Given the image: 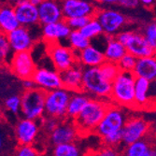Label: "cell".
Wrapping results in <instances>:
<instances>
[{
    "instance_id": "cell-22",
    "label": "cell",
    "mask_w": 156,
    "mask_h": 156,
    "mask_svg": "<svg viewBox=\"0 0 156 156\" xmlns=\"http://www.w3.org/2000/svg\"><path fill=\"white\" fill-rule=\"evenodd\" d=\"M133 73L136 78L145 79L150 82L156 81V55L137 59Z\"/></svg>"
},
{
    "instance_id": "cell-21",
    "label": "cell",
    "mask_w": 156,
    "mask_h": 156,
    "mask_svg": "<svg viewBox=\"0 0 156 156\" xmlns=\"http://www.w3.org/2000/svg\"><path fill=\"white\" fill-rule=\"evenodd\" d=\"M77 57L78 64L84 68L99 67L106 62L104 51L93 44L81 51L77 52Z\"/></svg>"
},
{
    "instance_id": "cell-23",
    "label": "cell",
    "mask_w": 156,
    "mask_h": 156,
    "mask_svg": "<svg viewBox=\"0 0 156 156\" xmlns=\"http://www.w3.org/2000/svg\"><path fill=\"white\" fill-rule=\"evenodd\" d=\"M20 27L14 7L10 5L0 6V33L8 35Z\"/></svg>"
},
{
    "instance_id": "cell-39",
    "label": "cell",
    "mask_w": 156,
    "mask_h": 156,
    "mask_svg": "<svg viewBox=\"0 0 156 156\" xmlns=\"http://www.w3.org/2000/svg\"><path fill=\"white\" fill-rule=\"evenodd\" d=\"M91 18L86 17H81V18H73V19H68L66 20L68 26L72 31H80L82 28L88 23Z\"/></svg>"
},
{
    "instance_id": "cell-28",
    "label": "cell",
    "mask_w": 156,
    "mask_h": 156,
    "mask_svg": "<svg viewBox=\"0 0 156 156\" xmlns=\"http://www.w3.org/2000/svg\"><path fill=\"white\" fill-rule=\"evenodd\" d=\"M67 41L69 44L68 47L75 52H80L91 45V40L85 37L80 31H72L67 38Z\"/></svg>"
},
{
    "instance_id": "cell-44",
    "label": "cell",
    "mask_w": 156,
    "mask_h": 156,
    "mask_svg": "<svg viewBox=\"0 0 156 156\" xmlns=\"http://www.w3.org/2000/svg\"><path fill=\"white\" fill-rule=\"evenodd\" d=\"M155 2L153 0H142V1H140V4H142L145 7H151V5H152Z\"/></svg>"
},
{
    "instance_id": "cell-38",
    "label": "cell",
    "mask_w": 156,
    "mask_h": 156,
    "mask_svg": "<svg viewBox=\"0 0 156 156\" xmlns=\"http://www.w3.org/2000/svg\"><path fill=\"white\" fill-rule=\"evenodd\" d=\"M13 156H39V153L32 145H19L14 151Z\"/></svg>"
},
{
    "instance_id": "cell-34",
    "label": "cell",
    "mask_w": 156,
    "mask_h": 156,
    "mask_svg": "<svg viewBox=\"0 0 156 156\" xmlns=\"http://www.w3.org/2000/svg\"><path fill=\"white\" fill-rule=\"evenodd\" d=\"M149 45L156 52V23H150L141 31Z\"/></svg>"
},
{
    "instance_id": "cell-33",
    "label": "cell",
    "mask_w": 156,
    "mask_h": 156,
    "mask_svg": "<svg viewBox=\"0 0 156 156\" xmlns=\"http://www.w3.org/2000/svg\"><path fill=\"white\" fill-rule=\"evenodd\" d=\"M136 62H137V58L135 57L134 55L127 52L118 63V66L121 71L133 73L136 66Z\"/></svg>"
},
{
    "instance_id": "cell-30",
    "label": "cell",
    "mask_w": 156,
    "mask_h": 156,
    "mask_svg": "<svg viewBox=\"0 0 156 156\" xmlns=\"http://www.w3.org/2000/svg\"><path fill=\"white\" fill-rule=\"evenodd\" d=\"M53 156H82L80 148L76 142L54 146L52 150Z\"/></svg>"
},
{
    "instance_id": "cell-43",
    "label": "cell",
    "mask_w": 156,
    "mask_h": 156,
    "mask_svg": "<svg viewBox=\"0 0 156 156\" xmlns=\"http://www.w3.org/2000/svg\"><path fill=\"white\" fill-rule=\"evenodd\" d=\"M23 88H24L25 91L33 90V89L37 88L36 83L34 82V80H33L32 79H28V80H23Z\"/></svg>"
},
{
    "instance_id": "cell-14",
    "label": "cell",
    "mask_w": 156,
    "mask_h": 156,
    "mask_svg": "<svg viewBox=\"0 0 156 156\" xmlns=\"http://www.w3.org/2000/svg\"><path fill=\"white\" fill-rule=\"evenodd\" d=\"M36 86L46 93L63 88L61 75L55 69L47 67H37L32 77Z\"/></svg>"
},
{
    "instance_id": "cell-11",
    "label": "cell",
    "mask_w": 156,
    "mask_h": 156,
    "mask_svg": "<svg viewBox=\"0 0 156 156\" xmlns=\"http://www.w3.org/2000/svg\"><path fill=\"white\" fill-rule=\"evenodd\" d=\"M65 20L73 18H93L98 10L95 4L85 0H65L61 2Z\"/></svg>"
},
{
    "instance_id": "cell-7",
    "label": "cell",
    "mask_w": 156,
    "mask_h": 156,
    "mask_svg": "<svg viewBox=\"0 0 156 156\" xmlns=\"http://www.w3.org/2000/svg\"><path fill=\"white\" fill-rule=\"evenodd\" d=\"M72 93L65 88H60L46 93L45 116L59 121L66 120L67 107Z\"/></svg>"
},
{
    "instance_id": "cell-27",
    "label": "cell",
    "mask_w": 156,
    "mask_h": 156,
    "mask_svg": "<svg viewBox=\"0 0 156 156\" xmlns=\"http://www.w3.org/2000/svg\"><path fill=\"white\" fill-rule=\"evenodd\" d=\"M152 145L146 138L127 146L123 149L122 154L126 156H152Z\"/></svg>"
},
{
    "instance_id": "cell-8",
    "label": "cell",
    "mask_w": 156,
    "mask_h": 156,
    "mask_svg": "<svg viewBox=\"0 0 156 156\" xmlns=\"http://www.w3.org/2000/svg\"><path fill=\"white\" fill-rule=\"evenodd\" d=\"M95 18L100 23L107 37H116L128 23L124 14L114 9H98Z\"/></svg>"
},
{
    "instance_id": "cell-29",
    "label": "cell",
    "mask_w": 156,
    "mask_h": 156,
    "mask_svg": "<svg viewBox=\"0 0 156 156\" xmlns=\"http://www.w3.org/2000/svg\"><path fill=\"white\" fill-rule=\"evenodd\" d=\"M80 33L89 40H93L104 35L103 28L95 17L90 19L88 23L80 30Z\"/></svg>"
},
{
    "instance_id": "cell-3",
    "label": "cell",
    "mask_w": 156,
    "mask_h": 156,
    "mask_svg": "<svg viewBox=\"0 0 156 156\" xmlns=\"http://www.w3.org/2000/svg\"><path fill=\"white\" fill-rule=\"evenodd\" d=\"M112 82L102 75L99 67L84 68L82 80V92L90 98L110 100Z\"/></svg>"
},
{
    "instance_id": "cell-42",
    "label": "cell",
    "mask_w": 156,
    "mask_h": 156,
    "mask_svg": "<svg viewBox=\"0 0 156 156\" xmlns=\"http://www.w3.org/2000/svg\"><path fill=\"white\" fill-rule=\"evenodd\" d=\"M7 133L0 126V155L3 153L4 150L7 148Z\"/></svg>"
},
{
    "instance_id": "cell-24",
    "label": "cell",
    "mask_w": 156,
    "mask_h": 156,
    "mask_svg": "<svg viewBox=\"0 0 156 156\" xmlns=\"http://www.w3.org/2000/svg\"><path fill=\"white\" fill-rule=\"evenodd\" d=\"M127 53L125 47L115 37H108L104 48V55L106 61L117 64Z\"/></svg>"
},
{
    "instance_id": "cell-4",
    "label": "cell",
    "mask_w": 156,
    "mask_h": 156,
    "mask_svg": "<svg viewBox=\"0 0 156 156\" xmlns=\"http://www.w3.org/2000/svg\"><path fill=\"white\" fill-rule=\"evenodd\" d=\"M115 37L125 47L127 52L137 59L156 55V52L149 45L141 31L122 30Z\"/></svg>"
},
{
    "instance_id": "cell-1",
    "label": "cell",
    "mask_w": 156,
    "mask_h": 156,
    "mask_svg": "<svg viewBox=\"0 0 156 156\" xmlns=\"http://www.w3.org/2000/svg\"><path fill=\"white\" fill-rule=\"evenodd\" d=\"M110 104L108 100L90 99L80 114L73 121L80 136H87L90 133H95Z\"/></svg>"
},
{
    "instance_id": "cell-13",
    "label": "cell",
    "mask_w": 156,
    "mask_h": 156,
    "mask_svg": "<svg viewBox=\"0 0 156 156\" xmlns=\"http://www.w3.org/2000/svg\"><path fill=\"white\" fill-rule=\"evenodd\" d=\"M9 66L12 73L23 80L32 79L37 69L31 51L14 53Z\"/></svg>"
},
{
    "instance_id": "cell-5",
    "label": "cell",
    "mask_w": 156,
    "mask_h": 156,
    "mask_svg": "<svg viewBox=\"0 0 156 156\" xmlns=\"http://www.w3.org/2000/svg\"><path fill=\"white\" fill-rule=\"evenodd\" d=\"M45 98L46 92L35 88L24 91L21 96L22 114L25 119L38 121L45 115Z\"/></svg>"
},
{
    "instance_id": "cell-25",
    "label": "cell",
    "mask_w": 156,
    "mask_h": 156,
    "mask_svg": "<svg viewBox=\"0 0 156 156\" xmlns=\"http://www.w3.org/2000/svg\"><path fill=\"white\" fill-rule=\"evenodd\" d=\"M90 99L91 98L83 92L72 93L67 107L66 118L70 121H74L80 114V112L89 102Z\"/></svg>"
},
{
    "instance_id": "cell-40",
    "label": "cell",
    "mask_w": 156,
    "mask_h": 156,
    "mask_svg": "<svg viewBox=\"0 0 156 156\" xmlns=\"http://www.w3.org/2000/svg\"><path fill=\"white\" fill-rule=\"evenodd\" d=\"M61 121L54 119V118H50V117H46L45 119L42 120V127L46 133H48L49 135H51L52 133V131L57 127V125L59 124Z\"/></svg>"
},
{
    "instance_id": "cell-32",
    "label": "cell",
    "mask_w": 156,
    "mask_h": 156,
    "mask_svg": "<svg viewBox=\"0 0 156 156\" xmlns=\"http://www.w3.org/2000/svg\"><path fill=\"white\" fill-rule=\"evenodd\" d=\"M99 69H100V71L102 75L105 77V79L110 82L114 80L121 73V70L117 64L108 62V61H106L101 66H99Z\"/></svg>"
},
{
    "instance_id": "cell-2",
    "label": "cell",
    "mask_w": 156,
    "mask_h": 156,
    "mask_svg": "<svg viewBox=\"0 0 156 156\" xmlns=\"http://www.w3.org/2000/svg\"><path fill=\"white\" fill-rule=\"evenodd\" d=\"M136 77L134 73L123 72L112 81L110 103L123 108L136 109L135 85Z\"/></svg>"
},
{
    "instance_id": "cell-35",
    "label": "cell",
    "mask_w": 156,
    "mask_h": 156,
    "mask_svg": "<svg viewBox=\"0 0 156 156\" xmlns=\"http://www.w3.org/2000/svg\"><path fill=\"white\" fill-rule=\"evenodd\" d=\"M102 141L105 146L111 147V148H116L119 149V147L122 146V130L119 132L112 133L105 137L102 138Z\"/></svg>"
},
{
    "instance_id": "cell-16",
    "label": "cell",
    "mask_w": 156,
    "mask_h": 156,
    "mask_svg": "<svg viewBox=\"0 0 156 156\" xmlns=\"http://www.w3.org/2000/svg\"><path fill=\"white\" fill-rule=\"evenodd\" d=\"M80 136L73 121L64 120L59 122L57 127L50 135V141L53 146L75 142Z\"/></svg>"
},
{
    "instance_id": "cell-12",
    "label": "cell",
    "mask_w": 156,
    "mask_h": 156,
    "mask_svg": "<svg viewBox=\"0 0 156 156\" xmlns=\"http://www.w3.org/2000/svg\"><path fill=\"white\" fill-rule=\"evenodd\" d=\"M7 37L14 53L31 51L37 40L36 35L33 33V27L20 26L16 30L8 34Z\"/></svg>"
},
{
    "instance_id": "cell-6",
    "label": "cell",
    "mask_w": 156,
    "mask_h": 156,
    "mask_svg": "<svg viewBox=\"0 0 156 156\" xmlns=\"http://www.w3.org/2000/svg\"><path fill=\"white\" fill-rule=\"evenodd\" d=\"M129 116L125 108L110 104L104 118L96 128L95 134L101 138L115 132L122 131Z\"/></svg>"
},
{
    "instance_id": "cell-41",
    "label": "cell",
    "mask_w": 156,
    "mask_h": 156,
    "mask_svg": "<svg viewBox=\"0 0 156 156\" xmlns=\"http://www.w3.org/2000/svg\"><path fill=\"white\" fill-rule=\"evenodd\" d=\"M116 4L127 9H134L136 8L140 2L137 0H121V1H116Z\"/></svg>"
},
{
    "instance_id": "cell-17",
    "label": "cell",
    "mask_w": 156,
    "mask_h": 156,
    "mask_svg": "<svg viewBox=\"0 0 156 156\" xmlns=\"http://www.w3.org/2000/svg\"><path fill=\"white\" fill-rule=\"evenodd\" d=\"M38 121L28 119L20 120L15 125L14 136L19 145H32L39 131Z\"/></svg>"
},
{
    "instance_id": "cell-26",
    "label": "cell",
    "mask_w": 156,
    "mask_h": 156,
    "mask_svg": "<svg viewBox=\"0 0 156 156\" xmlns=\"http://www.w3.org/2000/svg\"><path fill=\"white\" fill-rule=\"evenodd\" d=\"M151 82L142 78H136L135 85L136 109H141L149 104V91Z\"/></svg>"
},
{
    "instance_id": "cell-37",
    "label": "cell",
    "mask_w": 156,
    "mask_h": 156,
    "mask_svg": "<svg viewBox=\"0 0 156 156\" xmlns=\"http://www.w3.org/2000/svg\"><path fill=\"white\" fill-rule=\"evenodd\" d=\"M88 156H122V151H119V149L111 148L104 145L100 149L90 153V155Z\"/></svg>"
},
{
    "instance_id": "cell-20",
    "label": "cell",
    "mask_w": 156,
    "mask_h": 156,
    "mask_svg": "<svg viewBox=\"0 0 156 156\" xmlns=\"http://www.w3.org/2000/svg\"><path fill=\"white\" fill-rule=\"evenodd\" d=\"M83 70L84 67L77 64L73 67L66 70L64 72H61L60 75H61L63 88L68 90L71 93L82 92Z\"/></svg>"
},
{
    "instance_id": "cell-9",
    "label": "cell",
    "mask_w": 156,
    "mask_h": 156,
    "mask_svg": "<svg viewBox=\"0 0 156 156\" xmlns=\"http://www.w3.org/2000/svg\"><path fill=\"white\" fill-rule=\"evenodd\" d=\"M47 53L54 66V69L59 73L73 67L78 64L77 52L68 46L61 43L47 45Z\"/></svg>"
},
{
    "instance_id": "cell-36",
    "label": "cell",
    "mask_w": 156,
    "mask_h": 156,
    "mask_svg": "<svg viewBox=\"0 0 156 156\" xmlns=\"http://www.w3.org/2000/svg\"><path fill=\"white\" fill-rule=\"evenodd\" d=\"M5 106L10 112L14 113V114H17V113L21 111V108H22L21 96L16 95V94L9 96L5 101Z\"/></svg>"
},
{
    "instance_id": "cell-45",
    "label": "cell",
    "mask_w": 156,
    "mask_h": 156,
    "mask_svg": "<svg viewBox=\"0 0 156 156\" xmlns=\"http://www.w3.org/2000/svg\"><path fill=\"white\" fill-rule=\"evenodd\" d=\"M122 156H126V155H123V154H122Z\"/></svg>"
},
{
    "instance_id": "cell-15",
    "label": "cell",
    "mask_w": 156,
    "mask_h": 156,
    "mask_svg": "<svg viewBox=\"0 0 156 156\" xmlns=\"http://www.w3.org/2000/svg\"><path fill=\"white\" fill-rule=\"evenodd\" d=\"M14 10L20 26L31 28L39 24L38 9L30 0H20L14 5Z\"/></svg>"
},
{
    "instance_id": "cell-18",
    "label": "cell",
    "mask_w": 156,
    "mask_h": 156,
    "mask_svg": "<svg viewBox=\"0 0 156 156\" xmlns=\"http://www.w3.org/2000/svg\"><path fill=\"white\" fill-rule=\"evenodd\" d=\"M37 9L39 24L41 26L56 23L65 20L61 2L52 1V0H43L41 1Z\"/></svg>"
},
{
    "instance_id": "cell-10",
    "label": "cell",
    "mask_w": 156,
    "mask_h": 156,
    "mask_svg": "<svg viewBox=\"0 0 156 156\" xmlns=\"http://www.w3.org/2000/svg\"><path fill=\"white\" fill-rule=\"evenodd\" d=\"M150 129V123L140 116H132L127 120L122 128V145L129 146L136 141L144 139Z\"/></svg>"
},
{
    "instance_id": "cell-31",
    "label": "cell",
    "mask_w": 156,
    "mask_h": 156,
    "mask_svg": "<svg viewBox=\"0 0 156 156\" xmlns=\"http://www.w3.org/2000/svg\"><path fill=\"white\" fill-rule=\"evenodd\" d=\"M13 51L10 47L7 35L0 33V64H10L13 57Z\"/></svg>"
},
{
    "instance_id": "cell-19",
    "label": "cell",
    "mask_w": 156,
    "mask_h": 156,
    "mask_svg": "<svg viewBox=\"0 0 156 156\" xmlns=\"http://www.w3.org/2000/svg\"><path fill=\"white\" fill-rule=\"evenodd\" d=\"M41 32L42 39L46 43V45H49L60 43V41L67 39L72 30L70 29L66 21L63 20L56 23L41 26Z\"/></svg>"
}]
</instances>
